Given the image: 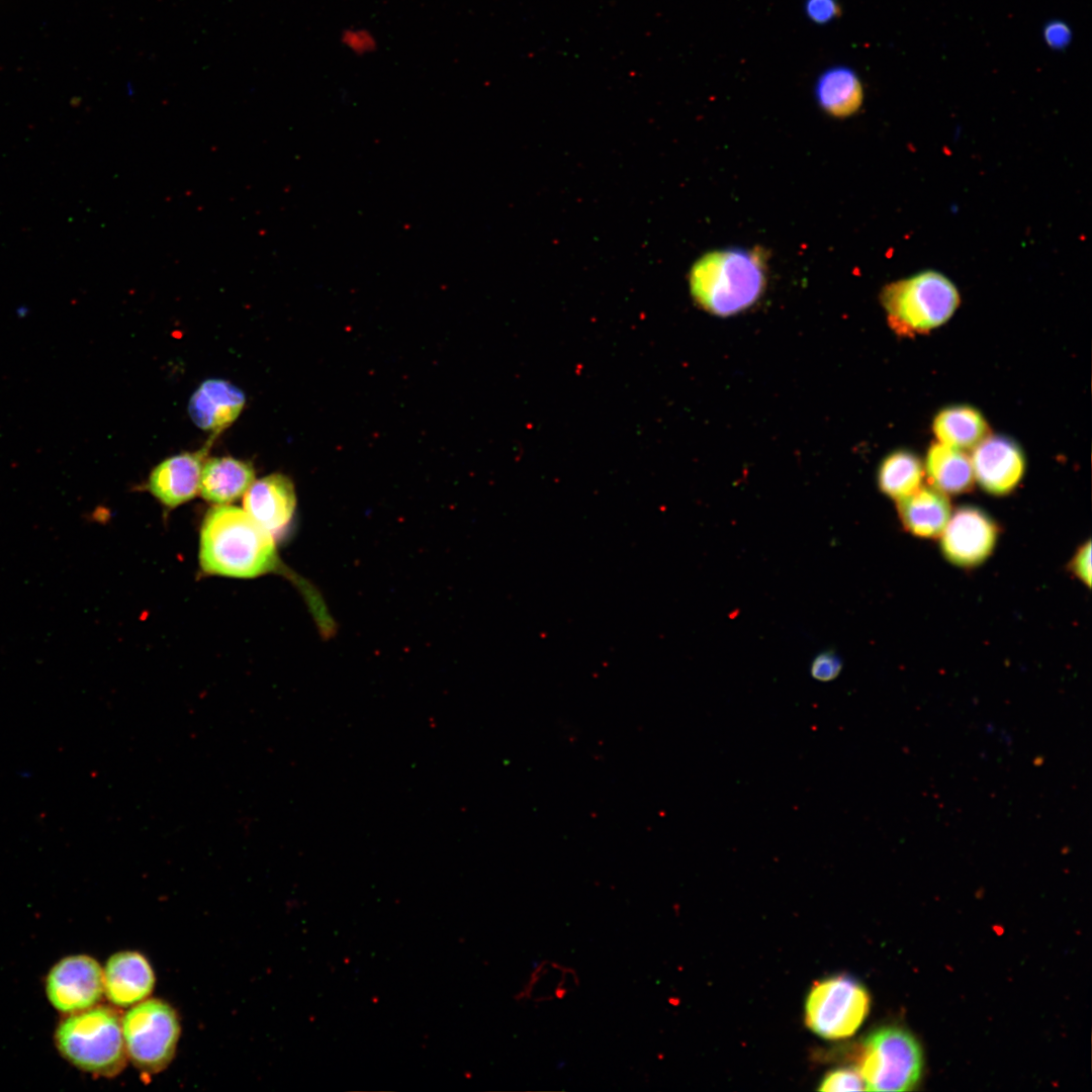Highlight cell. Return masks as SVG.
<instances>
[{
  "label": "cell",
  "mask_w": 1092,
  "mask_h": 1092,
  "mask_svg": "<svg viewBox=\"0 0 1092 1092\" xmlns=\"http://www.w3.org/2000/svg\"><path fill=\"white\" fill-rule=\"evenodd\" d=\"M199 561L209 574L252 578L279 566L275 538L245 510L214 506L200 532Z\"/></svg>",
  "instance_id": "6da1fadb"
},
{
  "label": "cell",
  "mask_w": 1092,
  "mask_h": 1092,
  "mask_svg": "<svg viewBox=\"0 0 1092 1092\" xmlns=\"http://www.w3.org/2000/svg\"><path fill=\"white\" fill-rule=\"evenodd\" d=\"M764 284L759 256L738 249L709 253L696 262L690 273L696 302L719 316L736 314L754 304Z\"/></svg>",
  "instance_id": "7a4b0ae2"
},
{
  "label": "cell",
  "mask_w": 1092,
  "mask_h": 1092,
  "mask_svg": "<svg viewBox=\"0 0 1092 1092\" xmlns=\"http://www.w3.org/2000/svg\"><path fill=\"white\" fill-rule=\"evenodd\" d=\"M55 1043L66 1061L95 1076H116L126 1065L122 1019L109 1006L65 1015L56 1028Z\"/></svg>",
  "instance_id": "3957f363"
},
{
  "label": "cell",
  "mask_w": 1092,
  "mask_h": 1092,
  "mask_svg": "<svg viewBox=\"0 0 1092 1092\" xmlns=\"http://www.w3.org/2000/svg\"><path fill=\"white\" fill-rule=\"evenodd\" d=\"M893 331L902 336L929 332L944 324L960 303L952 282L925 271L885 286L881 296Z\"/></svg>",
  "instance_id": "277c9868"
},
{
  "label": "cell",
  "mask_w": 1092,
  "mask_h": 1092,
  "mask_svg": "<svg viewBox=\"0 0 1092 1092\" xmlns=\"http://www.w3.org/2000/svg\"><path fill=\"white\" fill-rule=\"evenodd\" d=\"M922 1056L915 1038L898 1027H884L863 1042L858 1072L866 1090H911L921 1076Z\"/></svg>",
  "instance_id": "5b68a950"
},
{
  "label": "cell",
  "mask_w": 1092,
  "mask_h": 1092,
  "mask_svg": "<svg viewBox=\"0 0 1092 1092\" xmlns=\"http://www.w3.org/2000/svg\"><path fill=\"white\" fill-rule=\"evenodd\" d=\"M127 1058L141 1071L159 1073L174 1058L180 1022L175 1009L160 999L143 1000L122 1018Z\"/></svg>",
  "instance_id": "8992f818"
},
{
  "label": "cell",
  "mask_w": 1092,
  "mask_h": 1092,
  "mask_svg": "<svg viewBox=\"0 0 1092 1092\" xmlns=\"http://www.w3.org/2000/svg\"><path fill=\"white\" fill-rule=\"evenodd\" d=\"M870 1010V996L854 979L838 975L817 981L805 1004V1023L826 1039L852 1035Z\"/></svg>",
  "instance_id": "52a82bcc"
},
{
  "label": "cell",
  "mask_w": 1092,
  "mask_h": 1092,
  "mask_svg": "<svg viewBox=\"0 0 1092 1092\" xmlns=\"http://www.w3.org/2000/svg\"><path fill=\"white\" fill-rule=\"evenodd\" d=\"M46 994L52 1006L65 1015L88 1009L104 994L103 970L86 954L63 958L46 978Z\"/></svg>",
  "instance_id": "ba28073f"
},
{
  "label": "cell",
  "mask_w": 1092,
  "mask_h": 1092,
  "mask_svg": "<svg viewBox=\"0 0 1092 1092\" xmlns=\"http://www.w3.org/2000/svg\"><path fill=\"white\" fill-rule=\"evenodd\" d=\"M999 531L994 520L975 507H962L950 515L940 534V550L951 564L971 568L992 554Z\"/></svg>",
  "instance_id": "9c48e42d"
},
{
  "label": "cell",
  "mask_w": 1092,
  "mask_h": 1092,
  "mask_svg": "<svg viewBox=\"0 0 1092 1092\" xmlns=\"http://www.w3.org/2000/svg\"><path fill=\"white\" fill-rule=\"evenodd\" d=\"M974 478L988 493H1010L1022 479L1026 462L1016 442L1004 436H988L973 450Z\"/></svg>",
  "instance_id": "30bf717a"
},
{
  "label": "cell",
  "mask_w": 1092,
  "mask_h": 1092,
  "mask_svg": "<svg viewBox=\"0 0 1092 1092\" xmlns=\"http://www.w3.org/2000/svg\"><path fill=\"white\" fill-rule=\"evenodd\" d=\"M244 510L275 539L289 529L296 509L293 483L273 473L254 481L244 493Z\"/></svg>",
  "instance_id": "8fae6325"
},
{
  "label": "cell",
  "mask_w": 1092,
  "mask_h": 1092,
  "mask_svg": "<svg viewBox=\"0 0 1092 1092\" xmlns=\"http://www.w3.org/2000/svg\"><path fill=\"white\" fill-rule=\"evenodd\" d=\"M104 993L119 1007L133 1006L153 991L155 976L147 959L138 951L111 956L103 970Z\"/></svg>",
  "instance_id": "7c38bea8"
},
{
  "label": "cell",
  "mask_w": 1092,
  "mask_h": 1092,
  "mask_svg": "<svg viewBox=\"0 0 1092 1092\" xmlns=\"http://www.w3.org/2000/svg\"><path fill=\"white\" fill-rule=\"evenodd\" d=\"M206 450L182 453L158 464L150 474V491L165 506L175 508L199 491Z\"/></svg>",
  "instance_id": "4fadbf2b"
},
{
  "label": "cell",
  "mask_w": 1092,
  "mask_h": 1092,
  "mask_svg": "<svg viewBox=\"0 0 1092 1092\" xmlns=\"http://www.w3.org/2000/svg\"><path fill=\"white\" fill-rule=\"evenodd\" d=\"M244 404L245 395L237 386L225 380L209 379L194 392L188 410L197 427L218 432L238 418Z\"/></svg>",
  "instance_id": "5bb4252c"
},
{
  "label": "cell",
  "mask_w": 1092,
  "mask_h": 1092,
  "mask_svg": "<svg viewBox=\"0 0 1092 1092\" xmlns=\"http://www.w3.org/2000/svg\"><path fill=\"white\" fill-rule=\"evenodd\" d=\"M897 512L907 532L920 538H935L945 528L951 508L947 494L932 485H921L897 500Z\"/></svg>",
  "instance_id": "9a60e30c"
},
{
  "label": "cell",
  "mask_w": 1092,
  "mask_h": 1092,
  "mask_svg": "<svg viewBox=\"0 0 1092 1092\" xmlns=\"http://www.w3.org/2000/svg\"><path fill=\"white\" fill-rule=\"evenodd\" d=\"M255 481V470L246 461L213 457L203 463L200 493L208 502L225 505L240 498Z\"/></svg>",
  "instance_id": "2e32d148"
},
{
  "label": "cell",
  "mask_w": 1092,
  "mask_h": 1092,
  "mask_svg": "<svg viewBox=\"0 0 1092 1092\" xmlns=\"http://www.w3.org/2000/svg\"><path fill=\"white\" fill-rule=\"evenodd\" d=\"M924 471L930 485L945 494L967 492L975 481L971 457L939 442L928 449Z\"/></svg>",
  "instance_id": "e0dca14e"
},
{
  "label": "cell",
  "mask_w": 1092,
  "mask_h": 1092,
  "mask_svg": "<svg viewBox=\"0 0 1092 1092\" xmlns=\"http://www.w3.org/2000/svg\"><path fill=\"white\" fill-rule=\"evenodd\" d=\"M932 430L939 443L960 449H974L990 434L984 416L974 406L959 404L940 410Z\"/></svg>",
  "instance_id": "ac0fdd59"
},
{
  "label": "cell",
  "mask_w": 1092,
  "mask_h": 1092,
  "mask_svg": "<svg viewBox=\"0 0 1092 1092\" xmlns=\"http://www.w3.org/2000/svg\"><path fill=\"white\" fill-rule=\"evenodd\" d=\"M820 106L835 116H847L861 105L863 93L856 74L844 66L826 70L816 84Z\"/></svg>",
  "instance_id": "d6986e66"
},
{
  "label": "cell",
  "mask_w": 1092,
  "mask_h": 1092,
  "mask_svg": "<svg viewBox=\"0 0 1092 1092\" xmlns=\"http://www.w3.org/2000/svg\"><path fill=\"white\" fill-rule=\"evenodd\" d=\"M924 466L919 457L908 450H897L886 456L878 469L880 490L896 502L913 493L922 485Z\"/></svg>",
  "instance_id": "ffe728a7"
},
{
  "label": "cell",
  "mask_w": 1092,
  "mask_h": 1092,
  "mask_svg": "<svg viewBox=\"0 0 1092 1092\" xmlns=\"http://www.w3.org/2000/svg\"><path fill=\"white\" fill-rule=\"evenodd\" d=\"M820 1091H861L864 1081L857 1069L840 1068L825 1075L818 1088Z\"/></svg>",
  "instance_id": "44dd1931"
},
{
  "label": "cell",
  "mask_w": 1092,
  "mask_h": 1092,
  "mask_svg": "<svg viewBox=\"0 0 1092 1092\" xmlns=\"http://www.w3.org/2000/svg\"><path fill=\"white\" fill-rule=\"evenodd\" d=\"M842 668L841 658L833 651H823L817 654L811 662L810 673L819 681H831L835 679Z\"/></svg>",
  "instance_id": "7402d4cb"
},
{
  "label": "cell",
  "mask_w": 1092,
  "mask_h": 1092,
  "mask_svg": "<svg viewBox=\"0 0 1092 1092\" xmlns=\"http://www.w3.org/2000/svg\"><path fill=\"white\" fill-rule=\"evenodd\" d=\"M805 10L811 20L824 24L838 14L839 7L836 0H806Z\"/></svg>",
  "instance_id": "603a6c76"
},
{
  "label": "cell",
  "mask_w": 1092,
  "mask_h": 1092,
  "mask_svg": "<svg viewBox=\"0 0 1092 1092\" xmlns=\"http://www.w3.org/2000/svg\"><path fill=\"white\" fill-rule=\"evenodd\" d=\"M1070 569L1073 572V574L1076 575V577L1078 579H1080L1082 582H1084L1088 586L1091 585V542L1090 541H1088L1087 543L1083 544L1080 548H1078V550L1076 551V553L1074 554V556L1072 557V560L1070 562Z\"/></svg>",
  "instance_id": "cb8c5ba5"
},
{
  "label": "cell",
  "mask_w": 1092,
  "mask_h": 1092,
  "mask_svg": "<svg viewBox=\"0 0 1092 1092\" xmlns=\"http://www.w3.org/2000/svg\"><path fill=\"white\" fill-rule=\"evenodd\" d=\"M1043 35L1050 47L1062 49L1070 41L1071 31L1065 23L1056 21L1045 26Z\"/></svg>",
  "instance_id": "d4e9b609"
}]
</instances>
